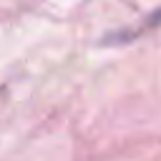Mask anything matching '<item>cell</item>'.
Returning a JSON list of instances; mask_svg holds the SVG:
<instances>
[{"label":"cell","instance_id":"obj_1","mask_svg":"<svg viewBox=\"0 0 161 161\" xmlns=\"http://www.w3.org/2000/svg\"><path fill=\"white\" fill-rule=\"evenodd\" d=\"M146 25H148V28H161V8H158V10H153V13L148 15Z\"/></svg>","mask_w":161,"mask_h":161}]
</instances>
